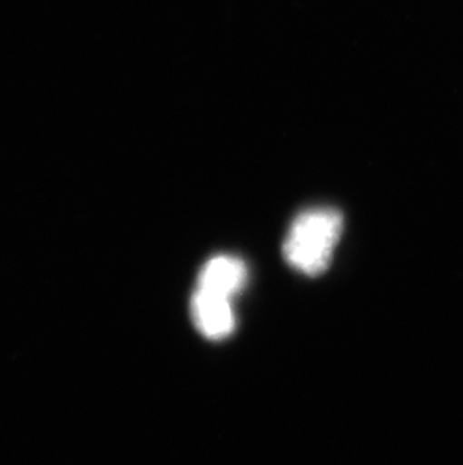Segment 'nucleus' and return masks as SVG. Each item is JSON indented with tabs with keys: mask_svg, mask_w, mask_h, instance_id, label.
<instances>
[{
	"mask_svg": "<svg viewBox=\"0 0 463 465\" xmlns=\"http://www.w3.org/2000/svg\"><path fill=\"white\" fill-rule=\"evenodd\" d=\"M247 281V268L235 256L220 255L210 259L199 274V288L232 299Z\"/></svg>",
	"mask_w": 463,
	"mask_h": 465,
	"instance_id": "obj_3",
	"label": "nucleus"
},
{
	"mask_svg": "<svg viewBox=\"0 0 463 465\" xmlns=\"http://www.w3.org/2000/svg\"><path fill=\"white\" fill-rule=\"evenodd\" d=\"M343 231V215L332 208H313L297 215L284 238L283 256L307 276H320L330 267Z\"/></svg>",
	"mask_w": 463,
	"mask_h": 465,
	"instance_id": "obj_1",
	"label": "nucleus"
},
{
	"mask_svg": "<svg viewBox=\"0 0 463 465\" xmlns=\"http://www.w3.org/2000/svg\"><path fill=\"white\" fill-rule=\"evenodd\" d=\"M192 318L196 329L211 341L228 338L235 329L231 299L197 288L192 299Z\"/></svg>",
	"mask_w": 463,
	"mask_h": 465,
	"instance_id": "obj_2",
	"label": "nucleus"
}]
</instances>
